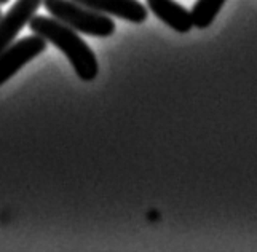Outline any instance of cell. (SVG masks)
Here are the masks:
<instances>
[{"label": "cell", "instance_id": "cell-1", "mask_svg": "<svg viewBox=\"0 0 257 252\" xmlns=\"http://www.w3.org/2000/svg\"><path fill=\"white\" fill-rule=\"evenodd\" d=\"M29 29L63 51L80 80L91 82L96 78L99 70L96 55L77 31L55 20L53 16L47 18L40 15L34 16L29 21Z\"/></svg>", "mask_w": 257, "mask_h": 252}, {"label": "cell", "instance_id": "cell-2", "mask_svg": "<svg viewBox=\"0 0 257 252\" xmlns=\"http://www.w3.org/2000/svg\"><path fill=\"white\" fill-rule=\"evenodd\" d=\"M42 5L55 20L78 34L105 39L115 32V23L110 16L90 10L74 0H42Z\"/></svg>", "mask_w": 257, "mask_h": 252}, {"label": "cell", "instance_id": "cell-3", "mask_svg": "<svg viewBox=\"0 0 257 252\" xmlns=\"http://www.w3.org/2000/svg\"><path fill=\"white\" fill-rule=\"evenodd\" d=\"M45 50L47 40L37 34L13 42L10 47H7L0 53V86Z\"/></svg>", "mask_w": 257, "mask_h": 252}, {"label": "cell", "instance_id": "cell-4", "mask_svg": "<svg viewBox=\"0 0 257 252\" xmlns=\"http://www.w3.org/2000/svg\"><path fill=\"white\" fill-rule=\"evenodd\" d=\"M42 0H16L13 7L0 18V53L16 40L18 34L37 13Z\"/></svg>", "mask_w": 257, "mask_h": 252}, {"label": "cell", "instance_id": "cell-5", "mask_svg": "<svg viewBox=\"0 0 257 252\" xmlns=\"http://www.w3.org/2000/svg\"><path fill=\"white\" fill-rule=\"evenodd\" d=\"M97 13L115 16L133 24H141L147 20V8L139 0H74Z\"/></svg>", "mask_w": 257, "mask_h": 252}, {"label": "cell", "instance_id": "cell-6", "mask_svg": "<svg viewBox=\"0 0 257 252\" xmlns=\"http://www.w3.org/2000/svg\"><path fill=\"white\" fill-rule=\"evenodd\" d=\"M147 7L158 20L176 32L187 34L193 28L190 12L185 10L176 0H147Z\"/></svg>", "mask_w": 257, "mask_h": 252}, {"label": "cell", "instance_id": "cell-7", "mask_svg": "<svg viewBox=\"0 0 257 252\" xmlns=\"http://www.w3.org/2000/svg\"><path fill=\"white\" fill-rule=\"evenodd\" d=\"M225 2L227 0H197V4L193 5L190 12L193 28L198 29L209 28L211 23L219 15V12L222 10Z\"/></svg>", "mask_w": 257, "mask_h": 252}, {"label": "cell", "instance_id": "cell-8", "mask_svg": "<svg viewBox=\"0 0 257 252\" xmlns=\"http://www.w3.org/2000/svg\"><path fill=\"white\" fill-rule=\"evenodd\" d=\"M10 0H0V5H5V4H8Z\"/></svg>", "mask_w": 257, "mask_h": 252}, {"label": "cell", "instance_id": "cell-9", "mask_svg": "<svg viewBox=\"0 0 257 252\" xmlns=\"http://www.w3.org/2000/svg\"><path fill=\"white\" fill-rule=\"evenodd\" d=\"M0 18H2V10H0Z\"/></svg>", "mask_w": 257, "mask_h": 252}]
</instances>
